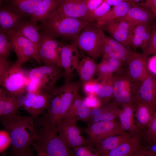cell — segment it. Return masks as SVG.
I'll list each match as a JSON object with an SVG mask.
<instances>
[{
	"mask_svg": "<svg viewBox=\"0 0 156 156\" xmlns=\"http://www.w3.org/2000/svg\"><path fill=\"white\" fill-rule=\"evenodd\" d=\"M1 87L0 88V117L16 114L22 107L21 98Z\"/></svg>",
	"mask_w": 156,
	"mask_h": 156,
	"instance_id": "44dd1931",
	"label": "cell"
},
{
	"mask_svg": "<svg viewBox=\"0 0 156 156\" xmlns=\"http://www.w3.org/2000/svg\"><path fill=\"white\" fill-rule=\"evenodd\" d=\"M43 0H8L6 2L16 8L23 16H31L37 10Z\"/></svg>",
	"mask_w": 156,
	"mask_h": 156,
	"instance_id": "1f68e13d",
	"label": "cell"
},
{
	"mask_svg": "<svg viewBox=\"0 0 156 156\" xmlns=\"http://www.w3.org/2000/svg\"><path fill=\"white\" fill-rule=\"evenodd\" d=\"M137 150L133 156H156V141L146 144Z\"/></svg>",
	"mask_w": 156,
	"mask_h": 156,
	"instance_id": "f35d334b",
	"label": "cell"
},
{
	"mask_svg": "<svg viewBox=\"0 0 156 156\" xmlns=\"http://www.w3.org/2000/svg\"><path fill=\"white\" fill-rule=\"evenodd\" d=\"M147 8L150 10L156 19V0H150Z\"/></svg>",
	"mask_w": 156,
	"mask_h": 156,
	"instance_id": "c3c4849f",
	"label": "cell"
},
{
	"mask_svg": "<svg viewBox=\"0 0 156 156\" xmlns=\"http://www.w3.org/2000/svg\"><path fill=\"white\" fill-rule=\"evenodd\" d=\"M91 22L86 19L63 16L55 11L45 21L41 23L40 28L48 31L57 38L73 41Z\"/></svg>",
	"mask_w": 156,
	"mask_h": 156,
	"instance_id": "3957f363",
	"label": "cell"
},
{
	"mask_svg": "<svg viewBox=\"0 0 156 156\" xmlns=\"http://www.w3.org/2000/svg\"><path fill=\"white\" fill-rule=\"evenodd\" d=\"M130 2L146 8L150 0H128Z\"/></svg>",
	"mask_w": 156,
	"mask_h": 156,
	"instance_id": "681fc988",
	"label": "cell"
},
{
	"mask_svg": "<svg viewBox=\"0 0 156 156\" xmlns=\"http://www.w3.org/2000/svg\"><path fill=\"white\" fill-rule=\"evenodd\" d=\"M142 53L148 57L150 55H156V23L153 26L149 43Z\"/></svg>",
	"mask_w": 156,
	"mask_h": 156,
	"instance_id": "ab89813d",
	"label": "cell"
},
{
	"mask_svg": "<svg viewBox=\"0 0 156 156\" xmlns=\"http://www.w3.org/2000/svg\"><path fill=\"white\" fill-rule=\"evenodd\" d=\"M91 108L86 104L84 99L78 94L64 117L74 119L77 121H82L88 125Z\"/></svg>",
	"mask_w": 156,
	"mask_h": 156,
	"instance_id": "d4e9b609",
	"label": "cell"
},
{
	"mask_svg": "<svg viewBox=\"0 0 156 156\" xmlns=\"http://www.w3.org/2000/svg\"><path fill=\"white\" fill-rule=\"evenodd\" d=\"M13 63L8 59L0 58V79L12 66Z\"/></svg>",
	"mask_w": 156,
	"mask_h": 156,
	"instance_id": "f6af8a7d",
	"label": "cell"
},
{
	"mask_svg": "<svg viewBox=\"0 0 156 156\" xmlns=\"http://www.w3.org/2000/svg\"><path fill=\"white\" fill-rule=\"evenodd\" d=\"M29 79L36 83L40 90L48 93L55 86L58 80L64 77V71L60 66L45 65L27 70Z\"/></svg>",
	"mask_w": 156,
	"mask_h": 156,
	"instance_id": "8992f818",
	"label": "cell"
},
{
	"mask_svg": "<svg viewBox=\"0 0 156 156\" xmlns=\"http://www.w3.org/2000/svg\"><path fill=\"white\" fill-rule=\"evenodd\" d=\"M84 100L86 104L91 108L99 107L102 104L99 98L94 94L87 96Z\"/></svg>",
	"mask_w": 156,
	"mask_h": 156,
	"instance_id": "ee69618b",
	"label": "cell"
},
{
	"mask_svg": "<svg viewBox=\"0 0 156 156\" xmlns=\"http://www.w3.org/2000/svg\"><path fill=\"white\" fill-rule=\"evenodd\" d=\"M100 27L91 22L81 32L75 40L79 49L94 59L102 55L103 42Z\"/></svg>",
	"mask_w": 156,
	"mask_h": 156,
	"instance_id": "5b68a950",
	"label": "cell"
},
{
	"mask_svg": "<svg viewBox=\"0 0 156 156\" xmlns=\"http://www.w3.org/2000/svg\"><path fill=\"white\" fill-rule=\"evenodd\" d=\"M112 81V101L120 106L136 101L135 93L139 84L133 81L126 73L114 75Z\"/></svg>",
	"mask_w": 156,
	"mask_h": 156,
	"instance_id": "9c48e42d",
	"label": "cell"
},
{
	"mask_svg": "<svg viewBox=\"0 0 156 156\" xmlns=\"http://www.w3.org/2000/svg\"><path fill=\"white\" fill-rule=\"evenodd\" d=\"M153 26L147 23H140L132 29L129 37V44L133 49L140 48L143 52L149 43Z\"/></svg>",
	"mask_w": 156,
	"mask_h": 156,
	"instance_id": "ffe728a7",
	"label": "cell"
},
{
	"mask_svg": "<svg viewBox=\"0 0 156 156\" xmlns=\"http://www.w3.org/2000/svg\"><path fill=\"white\" fill-rule=\"evenodd\" d=\"M110 10V5L103 1L99 6L88 12V19L90 22H94L97 18L104 15Z\"/></svg>",
	"mask_w": 156,
	"mask_h": 156,
	"instance_id": "74e56055",
	"label": "cell"
},
{
	"mask_svg": "<svg viewBox=\"0 0 156 156\" xmlns=\"http://www.w3.org/2000/svg\"><path fill=\"white\" fill-rule=\"evenodd\" d=\"M29 80L27 70H23L21 66L13 64L0 79V84L8 91L22 96L26 93V86Z\"/></svg>",
	"mask_w": 156,
	"mask_h": 156,
	"instance_id": "30bf717a",
	"label": "cell"
},
{
	"mask_svg": "<svg viewBox=\"0 0 156 156\" xmlns=\"http://www.w3.org/2000/svg\"><path fill=\"white\" fill-rule=\"evenodd\" d=\"M8 0H0V5L1 6L5 2H7Z\"/></svg>",
	"mask_w": 156,
	"mask_h": 156,
	"instance_id": "816d5d0a",
	"label": "cell"
},
{
	"mask_svg": "<svg viewBox=\"0 0 156 156\" xmlns=\"http://www.w3.org/2000/svg\"><path fill=\"white\" fill-rule=\"evenodd\" d=\"M34 125L36 137L32 145L38 156H75L59 136L46 110L35 119Z\"/></svg>",
	"mask_w": 156,
	"mask_h": 156,
	"instance_id": "7a4b0ae2",
	"label": "cell"
},
{
	"mask_svg": "<svg viewBox=\"0 0 156 156\" xmlns=\"http://www.w3.org/2000/svg\"><path fill=\"white\" fill-rule=\"evenodd\" d=\"M156 111V103L148 104L136 101L134 116L137 133L142 134L149 125Z\"/></svg>",
	"mask_w": 156,
	"mask_h": 156,
	"instance_id": "2e32d148",
	"label": "cell"
},
{
	"mask_svg": "<svg viewBox=\"0 0 156 156\" xmlns=\"http://www.w3.org/2000/svg\"><path fill=\"white\" fill-rule=\"evenodd\" d=\"M49 93L42 90L26 92L22 96L23 108L35 118L46 110Z\"/></svg>",
	"mask_w": 156,
	"mask_h": 156,
	"instance_id": "5bb4252c",
	"label": "cell"
},
{
	"mask_svg": "<svg viewBox=\"0 0 156 156\" xmlns=\"http://www.w3.org/2000/svg\"><path fill=\"white\" fill-rule=\"evenodd\" d=\"M88 12L99 6L105 0H84Z\"/></svg>",
	"mask_w": 156,
	"mask_h": 156,
	"instance_id": "7dc6e473",
	"label": "cell"
},
{
	"mask_svg": "<svg viewBox=\"0 0 156 156\" xmlns=\"http://www.w3.org/2000/svg\"><path fill=\"white\" fill-rule=\"evenodd\" d=\"M39 32L41 38L35 60L39 64L61 67L60 54L63 43L47 31L40 28Z\"/></svg>",
	"mask_w": 156,
	"mask_h": 156,
	"instance_id": "277c9868",
	"label": "cell"
},
{
	"mask_svg": "<svg viewBox=\"0 0 156 156\" xmlns=\"http://www.w3.org/2000/svg\"><path fill=\"white\" fill-rule=\"evenodd\" d=\"M23 16L13 5L7 3L0 6V28L6 33L15 31Z\"/></svg>",
	"mask_w": 156,
	"mask_h": 156,
	"instance_id": "ac0fdd59",
	"label": "cell"
},
{
	"mask_svg": "<svg viewBox=\"0 0 156 156\" xmlns=\"http://www.w3.org/2000/svg\"><path fill=\"white\" fill-rule=\"evenodd\" d=\"M75 156H98L99 154L94 146H80L74 149Z\"/></svg>",
	"mask_w": 156,
	"mask_h": 156,
	"instance_id": "60d3db41",
	"label": "cell"
},
{
	"mask_svg": "<svg viewBox=\"0 0 156 156\" xmlns=\"http://www.w3.org/2000/svg\"><path fill=\"white\" fill-rule=\"evenodd\" d=\"M148 58L143 53L133 51L128 58L126 73L135 83L139 84L149 73L147 66Z\"/></svg>",
	"mask_w": 156,
	"mask_h": 156,
	"instance_id": "9a60e30c",
	"label": "cell"
},
{
	"mask_svg": "<svg viewBox=\"0 0 156 156\" xmlns=\"http://www.w3.org/2000/svg\"><path fill=\"white\" fill-rule=\"evenodd\" d=\"M136 134L127 132L123 134L110 136L104 139L94 147L99 156H107L110 151L130 140Z\"/></svg>",
	"mask_w": 156,
	"mask_h": 156,
	"instance_id": "603a6c76",
	"label": "cell"
},
{
	"mask_svg": "<svg viewBox=\"0 0 156 156\" xmlns=\"http://www.w3.org/2000/svg\"><path fill=\"white\" fill-rule=\"evenodd\" d=\"M75 40L70 44L63 43L60 54L61 66L66 81H71L79 61V52Z\"/></svg>",
	"mask_w": 156,
	"mask_h": 156,
	"instance_id": "7c38bea8",
	"label": "cell"
},
{
	"mask_svg": "<svg viewBox=\"0 0 156 156\" xmlns=\"http://www.w3.org/2000/svg\"><path fill=\"white\" fill-rule=\"evenodd\" d=\"M147 68L149 72L156 75V55L148 58L147 63Z\"/></svg>",
	"mask_w": 156,
	"mask_h": 156,
	"instance_id": "bcb514c9",
	"label": "cell"
},
{
	"mask_svg": "<svg viewBox=\"0 0 156 156\" xmlns=\"http://www.w3.org/2000/svg\"><path fill=\"white\" fill-rule=\"evenodd\" d=\"M104 1L110 6H114L124 1H129L128 0H105Z\"/></svg>",
	"mask_w": 156,
	"mask_h": 156,
	"instance_id": "f907efd6",
	"label": "cell"
},
{
	"mask_svg": "<svg viewBox=\"0 0 156 156\" xmlns=\"http://www.w3.org/2000/svg\"><path fill=\"white\" fill-rule=\"evenodd\" d=\"M12 50V46L9 36L0 28V58L8 59Z\"/></svg>",
	"mask_w": 156,
	"mask_h": 156,
	"instance_id": "d590c367",
	"label": "cell"
},
{
	"mask_svg": "<svg viewBox=\"0 0 156 156\" xmlns=\"http://www.w3.org/2000/svg\"><path fill=\"white\" fill-rule=\"evenodd\" d=\"M119 60L113 58H102L98 65L96 78L99 81L112 79L114 73H123L122 65Z\"/></svg>",
	"mask_w": 156,
	"mask_h": 156,
	"instance_id": "7402d4cb",
	"label": "cell"
},
{
	"mask_svg": "<svg viewBox=\"0 0 156 156\" xmlns=\"http://www.w3.org/2000/svg\"><path fill=\"white\" fill-rule=\"evenodd\" d=\"M100 31L103 40L105 42L113 49L129 58L133 51L126 47L113 38L105 35L101 28Z\"/></svg>",
	"mask_w": 156,
	"mask_h": 156,
	"instance_id": "e575fe53",
	"label": "cell"
},
{
	"mask_svg": "<svg viewBox=\"0 0 156 156\" xmlns=\"http://www.w3.org/2000/svg\"><path fill=\"white\" fill-rule=\"evenodd\" d=\"M9 36L12 46V50L17 57L14 65L21 66L22 65L31 58L35 59L37 52L36 48L30 40L16 33L15 31L6 33Z\"/></svg>",
	"mask_w": 156,
	"mask_h": 156,
	"instance_id": "8fae6325",
	"label": "cell"
},
{
	"mask_svg": "<svg viewBox=\"0 0 156 156\" xmlns=\"http://www.w3.org/2000/svg\"><path fill=\"white\" fill-rule=\"evenodd\" d=\"M88 125L87 128L81 129V131L86 134L88 139L93 146L107 137L127 132L120 122L115 120L101 121Z\"/></svg>",
	"mask_w": 156,
	"mask_h": 156,
	"instance_id": "52a82bcc",
	"label": "cell"
},
{
	"mask_svg": "<svg viewBox=\"0 0 156 156\" xmlns=\"http://www.w3.org/2000/svg\"><path fill=\"white\" fill-rule=\"evenodd\" d=\"M120 105L115 102H111L109 109L103 114L94 117L90 121L88 125L103 120H115L119 116L121 109Z\"/></svg>",
	"mask_w": 156,
	"mask_h": 156,
	"instance_id": "836d02e7",
	"label": "cell"
},
{
	"mask_svg": "<svg viewBox=\"0 0 156 156\" xmlns=\"http://www.w3.org/2000/svg\"><path fill=\"white\" fill-rule=\"evenodd\" d=\"M0 118L3 129L10 137L12 155L33 156L31 146L36 137L35 118L31 116H21L16 114Z\"/></svg>",
	"mask_w": 156,
	"mask_h": 156,
	"instance_id": "6da1fadb",
	"label": "cell"
},
{
	"mask_svg": "<svg viewBox=\"0 0 156 156\" xmlns=\"http://www.w3.org/2000/svg\"><path fill=\"white\" fill-rule=\"evenodd\" d=\"M134 4L129 1H124L114 6L105 15L97 18L95 23L100 27L103 25L113 20L124 17Z\"/></svg>",
	"mask_w": 156,
	"mask_h": 156,
	"instance_id": "f1b7e54d",
	"label": "cell"
},
{
	"mask_svg": "<svg viewBox=\"0 0 156 156\" xmlns=\"http://www.w3.org/2000/svg\"><path fill=\"white\" fill-rule=\"evenodd\" d=\"M98 64L91 57H86L80 60L76 70L82 85L94 79Z\"/></svg>",
	"mask_w": 156,
	"mask_h": 156,
	"instance_id": "4316f807",
	"label": "cell"
},
{
	"mask_svg": "<svg viewBox=\"0 0 156 156\" xmlns=\"http://www.w3.org/2000/svg\"><path fill=\"white\" fill-rule=\"evenodd\" d=\"M155 141H156V111L149 125L143 133L141 138V142H144L146 144Z\"/></svg>",
	"mask_w": 156,
	"mask_h": 156,
	"instance_id": "8d00e7d4",
	"label": "cell"
},
{
	"mask_svg": "<svg viewBox=\"0 0 156 156\" xmlns=\"http://www.w3.org/2000/svg\"><path fill=\"white\" fill-rule=\"evenodd\" d=\"M135 101L148 104L156 103V75L150 72L138 85Z\"/></svg>",
	"mask_w": 156,
	"mask_h": 156,
	"instance_id": "d6986e66",
	"label": "cell"
},
{
	"mask_svg": "<svg viewBox=\"0 0 156 156\" xmlns=\"http://www.w3.org/2000/svg\"><path fill=\"white\" fill-rule=\"evenodd\" d=\"M55 11L65 16L84 19L89 21L88 17V10L84 0H61Z\"/></svg>",
	"mask_w": 156,
	"mask_h": 156,
	"instance_id": "e0dca14e",
	"label": "cell"
},
{
	"mask_svg": "<svg viewBox=\"0 0 156 156\" xmlns=\"http://www.w3.org/2000/svg\"><path fill=\"white\" fill-rule=\"evenodd\" d=\"M112 79V78L99 81L97 85L95 95L102 104L109 102L112 99L113 89Z\"/></svg>",
	"mask_w": 156,
	"mask_h": 156,
	"instance_id": "d6a6232c",
	"label": "cell"
},
{
	"mask_svg": "<svg viewBox=\"0 0 156 156\" xmlns=\"http://www.w3.org/2000/svg\"><path fill=\"white\" fill-rule=\"evenodd\" d=\"M135 101L121 105V110L118 118L120 123L124 130L134 134H139L137 133L134 119Z\"/></svg>",
	"mask_w": 156,
	"mask_h": 156,
	"instance_id": "83f0119b",
	"label": "cell"
},
{
	"mask_svg": "<svg viewBox=\"0 0 156 156\" xmlns=\"http://www.w3.org/2000/svg\"><path fill=\"white\" fill-rule=\"evenodd\" d=\"M61 0H43L37 10L31 16L30 20L38 23L45 21L57 9Z\"/></svg>",
	"mask_w": 156,
	"mask_h": 156,
	"instance_id": "4dcf8cb0",
	"label": "cell"
},
{
	"mask_svg": "<svg viewBox=\"0 0 156 156\" xmlns=\"http://www.w3.org/2000/svg\"><path fill=\"white\" fill-rule=\"evenodd\" d=\"M11 145V140L9 133L3 129L0 131V153L4 152Z\"/></svg>",
	"mask_w": 156,
	"mask_h": 156,
	"instance_id": "b9f144b4",
	"label": "cell"
},
{
	"mask_svg": "<svg viewBox=\"0 0 156 156\" xmlns=\"http://www.w3.org/2000/svg\"><path fill=\"white\" fill-rule=\"evenodd\" d=\"M99 82L96 79H94L82 84L81 87L86 96L95 95L96 86Z\"/></svg>",
	"mask_w": 156,
	"mask_h": 156,
	"instance_id": "7bdbcfd3",
	"label": "cell"
},
{
	"mask_svg": "<svg viewBox=\"0 0 156 156\" xmlns=\"http://www.w3.org/2000/svg\"><path fill=\"white\" fill-rule=\"evenodd\" d=\"M142 135L137 134L128 141L121 144L110 151L107 156H131L142 146L141 138Z\"/></svg>",
	"mask_w": 156,
	"mask_h": 156,
	"instance_id": "f546056e",
	"label": "cell"
},
{
	"mask_svg": "<svg viewBox=\"0 0 156 156\" xmlns=\"http://www.w3.org/2000/svg\"><path fill=\"white\" fill-rule=\"evenodd\" d=\"M40 29V25H38V23L30 20L22 19L17 26L15 31L18 34L31 41L35 46L37 52L41 38Z\"/></svg>",
	"mask_w": 156,
	"mask_h": 156,
	"instance_id": "cb8c5ba5",
	"label": "cell"
},
{
	"mask_svg": "<svg viewBox=\"0 0 156 156\" xmlns=\"http://www.w3.org/2000/svg\"><path fill=\"white\" fill-rule=\"evenodd\" d=\"M122 18L135 26L140 23L150 24L155 18L150 10L135 4Z\"/></svg>",
	"mask_w": 156,
	"mask_h": 156,
	"instance_id": "484cf974",
	"label": "cell"
},
{
	"mask_svg": "<svg viewBox=\"0 0 156 156\" xmlns=\"http://www.w3.org/2000/svg\"><path fill=\"white\" fill-rule=\"evenodd\" d=\"M135 26L122 18L113 20L101 26V28L112 38L130 49L129 39L131 32Z\"/></svg>",
	"mask_w": 156,
	"mask_h": 156,
	"instance_id": "4fadbf2b",
	"label": "cell"
},
{
	"mask_svg": "<svg viewBox=\"0 0 156 156\" xmlns=\"http://www.w3.org/2000/svg\"><path fill=\"white\" fill-rule=\"evenodd\" d=\"M74 119L64 117L58 122L56 127L58 134L65 143L74 150L83 146H92L88 139L81 135V129Z\"/></svg>",
	"mask_w": 156,
	"mask_h": 156,
	"instance_id": "ba28073f",
	"label": "cell"
}]
</instances>
